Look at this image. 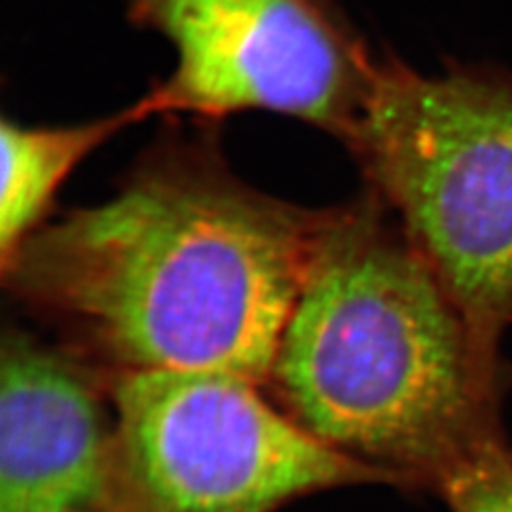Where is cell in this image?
<instances>
[{
	"mask_svg": "<svg viewBox=\"0 0 512 512\" xmlns=\"http://www.w3.org/2000/svg\"><path fill=\"white\" fill-rule=\"evenodd\" d=\"M329 219L243 183L213 145L175 141L109 200L44 224L0 270L116 372L262 384Z\"/></svg>",
	"mask_w": 512,
	"mask_h": 512,
	"instance_id": "1",
	"label": "cell"
},
{
	"mask_svg": "<svg viewBox=\"0 0 512 512\" xmlns=\"http://www.w3.org/2000/svg\"><path fill=\"white\" fill-rule=\"evenodd\" d=\"M368 194L330 209L268 382L315 439L387 482L439 488L499 433V355Z\"/></svg>",
	"mask_w": 512,
	"mask_h": 512,
	"instance_id": "2",
	"label": "cell"
},
{
	"mask_svg": "<svg viewBox=\"0 0 512 512\" xmlns=\"http://www.w3.org/2000/svg\"><path fill=\"white\" fill-rule=\"evenodd\" d=\"M349 148L486 348L512 325V74L378 59Z\"/></svg>",
	"mask_w": 512,
	"mask_h": 512,
	"instance_id": "3",
	"label": "cell"
},
{
	"mask_svg": "<svg viewBox=\"0 0 512 512\" xmlns=\"http://www.w3.org/2000/svg\"><path fill=\"white\" fill-rule=\"evenodd\" d=\"M105 512H277L355 482H387L315 439L260 384L219 372H114Z\"/></svg>",
	"mask_w": 512,
	"mask_h": 512,
	"instance_id": "4",
	"label": "cell"
},
{
	"mask_svg": "<svg viewBox=\"0 0 512 512\" xmlns=\"http://www.w3.org/2000/svg\"><path fill=\"white\" fill-rule=\"evenodd\" d=\"M175 67L139 99L148 116L264 110L349 143L378 57L323 0H133Z\"/></svg>",
	"mask_w": 512,
	"mask_h": 512,
	"instance_id": "5",
	"label": "cell"
},
{
	"mask_svg": "<svg viewBox=\"0 0 512 512\" xmlns=\"http://www.w3.org/2000/svg\"><path fill=\"white\" fill-rule=\"evenodd\" d=\"M114 420L86 370L10 330L0 363V512H105Z\"/></svg>",
	"mask_w": 512,
	"mask_h": 512,
	"instance_id": "6",
	"label": "cell"
},
{
	"mask_svg": "<svg viewBox=\"0 0 512 512\" xmlns=\"http://www.w3.org/2000/svg\"><path fill=\"white\" fill-rule=\"evenodd\" d=\"M148 118L141 101L109 116L71 126H23L2 118L0 268L44 226L55 194L76 165L116 133Z\"/></svg>",
	"mask_w": 512,
	"mask_h": 512,
	"instance_id": "7",
	"label": "cell"
},
{
	"mask_svg": "<svg viewBox=\"0 0 512 512\" xmlns=\"http://www.w3.org/2000/svg\"><path fill=\"white\" fill-rule=\"evenodd\" d=\"M439 490L454 512H512V454L501 433L482 440Z\"/></svg>",
	"mask_w": 512,
	"mask_h": 512,
	"instance_id": "8",
	"label": "cell"
}]
</instances>
